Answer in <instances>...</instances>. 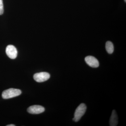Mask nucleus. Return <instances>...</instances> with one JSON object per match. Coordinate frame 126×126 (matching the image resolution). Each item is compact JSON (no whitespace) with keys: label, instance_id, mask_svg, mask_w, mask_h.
Here are the masks:
<instances>
[{"label":"nucleus","instance_id":"nucleus-1","mask_svg":"<svg viewBox=\"0 0 126 126\" xmlns=\"http://www.w3.org/2000/svg\"><path fill=\"white\" fill-rule=\"evenodd\" d=\"M21 93V91L19 89L10 88L3 91L2 96L4 99H9L19 96Z\"/></svg>","mask_w":126,"mask_h":126},{"label":"nucleus","instance_id":"nucleus-2","mask_svg":"<svg viewBox=\"0 0 126 126\" xmlns=\"http://www.w3.org/2000/svg\"><path fill=\"white\" fill-rule=\"evenodd\" d=\"M86 109L87 107L85 104L84 103L80 104L75 110L73 120L75 122H78L86 112Z\"/></svg>","mask_w":126,"mask_h":126},{"label":"nucleus","instance_id":"nucleus-3","mask_svg":"<svg viewBox=\"0 0 126 126\" xmlns=\"http://www.w3.org/2000/svg\"><path fill=\"white\" fill-rule=\"evenodd\" d=\"M50 75L47 72L37 73L34 75V79L38 82H42L47 81L49 79Z\"/></svg>","mask_w":126,"mask_h":126},{"label":"nucleus","instance_id":"nucleus-4","mask_svg":"<svg viewBox=\"0 0 126 126\" xmlns=\"http://www.w3.org/2000/svg\"><path fill=\"white\" fill-rule=\"evenodd\" d=\"M6 53L9 58L13 59L16 58L18 54L17 49L12 45L7 46L6 49Z\"/></svg>","mask_w":126,"mask_h":126},{"label":"nucleus","instance_id":"nucleus-5","mask_svg":"<svg viewBox=\"0 0 126 126\" xmlns=\"http://www.w3.org/2000/svg\"><path fill=\"white\" fill-rule=\"evenodd\" d=\"M44 108L39 105H34L29 107L27 109L28 112L31 114H38L44 112Z\"/></svg>","mask_w":126,"mask_h":126},{"label":"nucleus","instance_id":"nucleus-6","mask_svg":"<svg viewBox=\"0 0 126 126\" xmlns=\"http://www.w3.org/2000/svg\"><path fill=\"white\" fill-rule=\"evenodd\" d=\"M85 60L88 65L92 67L97 68L99 66V63L98 60L93 56H87L85 58Z\"/></svg>","mask_w":126,"mask_h":126},{"label":"nucleus","instance_id":"nucleus-7","mask_svg":"<svg viewBox=\"0 0 126 126\" xmlns=\"http://www.w3.org/2000/svg\"><path fill=\"white\" fill-rule=\"evenodd\" d=\"M110 126H116L118 124V117L117 113L115 110H113L112 112L111 115L110 117Z\"/></svg>","mask_w":126,"mask_h":126},{"label":"nucleus","instance_id":"nucleus-8","mask_svg":"<svg viewBox=\"0 0 126 126\" xmlns=\"http://www.w3.org/2000/svg\"><path fill=\"white\" fill-rule=\"evenodd\" d=\"M106 49L108 53L111 54L114 50V47L113 44L111 41H108L106 43Z\"/></svg>","mask_w":126,"mask_h":126},{"label":"nucleus","instance_id":"nucleus-9","mask_svg":"<svg viewBox=\"0 0 126 126\" xmlns=\"http://www.w3.org/2000/svg\"><path fill=\"white\" fill-rule=\"evenodd\" d=\"M4 12V6H3L2 0H0V15H2Z\"/></svg>","mask_w":126,"mask_h":126},{"label":"nucleus","instance_id":"nucleus-10","mask_svg":"<svg viewBox=\"0 0 126 126\" xmlns=\"http://www.w3.org/2000/svg\"><path fill=\"white\" fill-rule=\"evenodd\" d=\"M7 126H15V125H14V124H10V125H7Z\"/></svg>","mask_w":126,"mask_h":126},{"label":"nucleus","instance_id":"nucleus-11","mask_svg":"<svg viewBox=\"0 0 126 126\" xmlns=\"http://www.w3.org/2000/svg\"><path fill=\"white\" fill-rule=\"evenodd\" d=\"M125 0V2H126V0Z\"/></svg>","mask_w":126,"mask_h":126}]
</instances>
